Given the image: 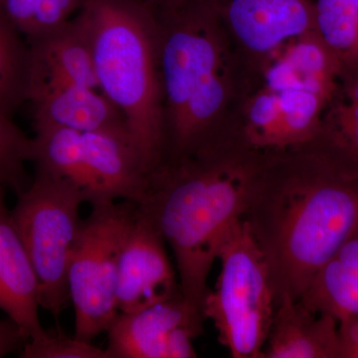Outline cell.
I'll list each match as a JSON object with an SVG mask.
<instances>
[{
  "mask_svg": "<svg viewBox=\"0 0 358 358\" xmlns=\"http://www.w3.org/2000/svg\"><path fill=\"white\" fill-rule=\"evenodd\" d=\"M253 195L243 169L201 159L164 164L150 174L138 208L173 250L181 296L200 324L212 266Z\"/></svg>",
  "mask_w": 358,
  "mask_h": 358,
  "instance_id": "1",
  "label": "cell"
},
{
  "mask_svg": "<svg viewBox=\"0 0 358 358\" xmlns=\"http://www.w3.org/2000/svg\"><path fill=\"white\" fill-rule=\"evenodd\" d=\"M74 20L88 42L99 90L124 115L152 174L166 147L159 20L138 0H84Z\"/></svg>",
  "mask_w": 358,
  "mask_h": 358,
  "instance_id": "2",
  "label": "cell"
},
{
  "mask_svg": "<svg viewBox=\"0 0 358 358\" xmlns=\"http://www.w3.org/2000/svg\"><path fill=\"white\" fill-rule=\"evenodd\" d=\"M264 235L277 294L296 300L317 273L358 230V169L329 159L320 173L285 192L275 202Z\"/></svg>",
  "mask_w": 358,
  "mask_h": 358,
  "instance_id": "3",
  "label": "cell"
},
{
  "mask_svg": "<svg viewBox=\"0 0 358 358\" xmlns=\"http://www.w3.org/2000/svg\"><path fill=\"white\" fill-rule=\"evenodd\" d=\"M213 15L200 3L159 20L160 76L166 147L173 162L189 159L222 110L221 52Z\"/></svg>",
  "mask_w": 358,
  "mask_h": 358,
  "instance_id": "4",
  "label": "cell"
},
{
  "mask_svg": "<svg viewBox=\"0 0 358 358\" xmlns=\"http://www.w3.org/2000/svg\"><path fill=\"white\" fill-rule=\"evenodd\" d=\"M220 273L202 305L218 339L235 358L264 357L278 298L268 257L251 223L241 219L219 252Z\"/></svg>",
  "mask_w": 358,
  "mask_h": 358,
  "instance_id": "5",
  "label": "cell"
},
{
  "mask_svg": "<svg viewBox=\"0 0 358 358\" xmlns=\"http://www.w3.org/2000/svg\"><path fill=\"white\" fill-rule=\"evenodd\" d=\"M35 169L10 214L38 278L41 308L57 317L70 301L68 266L86 199L69 181Z\"/></svg>",
  "mask_w": 358,
  "mask_h": 358,
  "instance_id": "6",
  "label": "cell"
},
{
  "mask_svg": "<svg viewBox=\"0 0 358 358\" xmlns=\"http://www.w3.org/2000/svg\"><path fill=\"white\" fill-rule=\"evenodd\" d=\"M127 200L92 205L80 224L68 266V289L75 310V336L92 343L107 333L117 315V268L122 244L138 213Z\"/></svg>",
  "mask_w": 358,
  "mask_h": 358,
  "instance_id": "7",
  "label": "cell"
},
{
  "mask_svg": "<svg viewBox=\"0 0 358 358\" xmlns=\"http://www.w3.org/2000/svg\"><path fill=\"white\" fill-rule=\"evenodd\" d=\"M164 239L138 209L120 255L115 305L117 312H138L181 296Z\"/></svg>",
  "mask_w": 358,
  "mask_h": 358,
  "instance_id": "8",
  "label": "cell"
},
{
  "mask_svg": "<svg viewBox=\"0 0 358 358\" xmlns=\"http://www.w3.org/2000/svg\"><path fill=\"white\" fill-rule=\"evenodd\" d=\"M224 10L233 31L249 49L268 52L315 26L313 0H199Z\"/></svg>",
  "mask_w": 358,
  "mask_h": 358,
  "instance_id": "9",
  "label": "cell"
},
{
  "mask_svg": "<svg viewBox=\"0 0 358 358\" xmlns=\"http://www.w3.org/2000/svg\"><path fill=\"white\" fill-rule=\"evenodd\" d=\"M85 160L98 190L99 203L127 200L140 204L150 173L131 134L115 131L82 133Z\"/></svg>",
  "mask_w": 358,
  "mask_h": 358,
  "instance_id": "10",
  "label": "cell"
},
{
  "mask_svg": "<svg viewBox=\"0 0 358 358\" xmlns=\"http://www.w3.org/2000/svg\"><path fill=\"white\" fill-rule=\"evenodd\" d=\"M31 103L34 129L57 127L80 133H129L121 110L100 90L79 85H51L34 90Z\"/></svg>",
  "mask_w": 358,
  "mask_h": 358,
  "instance_id": "11",
  "label": "cell"
},
{
  "mask_svg": "<svg viewBox=\"0 0 358 358\" xmlns=\"http://www.w3.org/2000/svg\"><path fill=\"white\" fill-rule=\"evenodd\" d=\"M264 357L341 358L338 322L289 293L278 296Z\"/></svg>",
  "mask_w": 358,
  "mask_h": 358,
  "instance_id": "12",
  "label": "cell"
},
{
  "mask_svg": "<svg viewBox=\"0 0 358 358\" xmlns=\"http://www.w3.org/2000/svg\"><path fill=\"white\" fill-rule=\"evenodd\" d=\"M38 278L6 203L0 204V310L25 341L43 333Z\"/></svg>",
  "mask_w": 358,
  "mask_h": 358,
  "instance_id": "13",
  "label": "cell"
},
{
  "mask_svg": "<svg viewBox=\"0 0 358 358\" xmlns=\"http://www.w3.org/2000/svg\"><path fill=\"white\" fill-rule=\"evenodd\" d=\"M189 326L200 334L199 324L182 296H176L134 313H117L108 329L110 358H164L169 334Z\"/></svg>",
  "mask_w": 358,
  "mask_h": 358,
  "instance_id": "14",
  "label": "cell"
},
{
  "mask_svg": "<svg viewBox=\"0 0 358 358\" xmlns=\"http://www.w3.org/2000/svg\"><path fill=\"white\" fill-rule=\"evenodd\" d=\"M28 44L31 53L29 94L51 85L73 84L99 90L88 42L74 17Z\"/></svg>",
  "mask_w": 358,
  "mask_h": 358,
  "instance_id": "15",
  "label": "cell"
},
{
  "mask_svg": "<svg viewBox=\"0 0 358 358\" xmlns=\"http://www.w3.org/2000/svg\"><path fill=\"white\" fill-rule=\"evenodd\" d=\"M341 63L319 39L307 38L289 45L268 71L267 89H303L333 98Z\"/></svg>",
  "mask_w": 358,
  "mask_h": 358,
  "instance_id": "16",
  "label": "cell"
},
{
  "mask_svg": "<svg viewBox=\"0 0 358 358\" xmlns=\"http://www.w3.org/2000/svg\"><path fill=\"white\" fill-rule=\"evenodd\" d=\"M300 301L338 322L358 317V230L317 273Z\"/></svg>",
  "mask_w": 358,
  "mask_h": 358,
  "instance_id": "17",
  "label": "cell"
},
{
  "mask_svg": "<svg viewBox=\"0 0 358 358\" xmlns=\"http://www.w3.org/2000/svg\"><path fill=\"white\" fill-rule=\"evenodd\" d=\"M32 162L35 166L69 181L83 193L87 203L98 204V190L85 160L82 133L47 127L35 129Z\"/></svg>",
  "mask_w": 358,
  "mask_h": 358,
  "instance_id": "18",
  "label": "cell"
},
{
  "mask_svg": "<svg viewBox=\"0 0 358 358\" xmlns=\"http://www.w3.org/2000/svg\"><path fill=\"white\" fill-rule=\"evenodd\" d=\"M31 53L29 44L0 7V112L13 117L28 102Z\"/></svg>",
  "mask_w": 358,
  "mask_h": 358,
  "instance_id": "19",
  "label": "cell"
},
{
  "mask_svg": "<svg viewBox=\"0 0 358 358\" xmlns=\"http://www.w3.org/2000/svg\"><path fill=\"white\" fill-rule=\"evenodd\" d=\"M315 29L341 66L358 65V6L350 0H313Z\"/></svg>",
  "mask_w": 358,
  "mask_h": 358,
  "instance_id": "20",
  "label": "cell"
},
{
  "mask_svg": "<svg viewBox=\"0 0 358 358\" xmlns=\"http://www.w3.org/2000/svg\"><path fill=\"white\" fill-rule=\"evenodd\" d=\"M275 92L279 100L275 147L310 140L319 128L322 110L331 99L303 89Z\"/></svg>",
  "mask_w": 358,
  "mask_h": 358,
  "instance_id": "21",
  "label": "cell"
},
{
  "mask_svg": "<svg viewBox=\"0 0 358 358\" xmlns=\"http://www.w3.org/2000/svg\"><path fill=\"white\" fill-rule=\"evenodd\" d=\"M350 74L329 114V134L336 157L358 169V65Z\"/></svg>",
  "mask_w": 358,
  "mask_h": 358,
  "instance_id": "22",
  "label": "cell"
},
{
  "mask_svg": "<svg viewBox=\"0 0 358 358\" xmlns=\"http://www.w3.org/2000/svg\"><path fill=\"white\" fill-rule=\"evenodd\" d=\"M33 138L0 112V183L16 194L29 186L25 164L31 162Z\"/></svg>",
  "mask_w": 358,
  "mask_h": 358,
  "instance_id": "23",
  "label": "cell"
},
{
  "mask_svg": "<svg viewBox=\"0 0 358 358\" xmlns=\"http://www.w3.org/2000/svg\"><path fill=\"white\" fill-rule=\"evenodd\" d=\"M23 358H110L107 350L90 341L70 338L57 329H44L37 338L26 341L20 352Z\"/></svg>",
  "mask_w": 358,
  "mask_h": 358,
  "instance_id": "24",
  "label": "cell"
},
{
  "mask_svg": "<svg viewBox=\"0 0 358 358\" xmlns=\"http://www.w3.org/2000/svg\"><path fill=\"white\" fill-rule=\"evenodd\" d=\"M38 0H0V7L14 27L28 41L34 31Z\"/></svg>",
  "mask_w": 358,
  "mask_h": 358,
  "instance_id": "25",
  "label": "cell"
},
{
  "mask_svg": "<svg viewBox=\"0 0 358 358\" xmlns=\"http://www.w3.org/2000/svg\"><path fill=\"white\" fill-rule=\"evenodd\" d=\"M199 336L189 326L176 327L167 338L164 358L196 357L192 341Z\"/></svg>",
  "mask_w": 358,
  "mask_h": 358,
  "instance_id": "26",
  "label": "cell"
},
{
  "mask_svg": "<svg viewBox=\"0 0 358 358\" xmlns=\"http://www.w3.org/2000/svg\"><path fill=\"white\" fill-rule=\"evenodd\" d=\"M341 358H358V317L338 322Z\"/></svg>",
  "mask_w": 358,
  "mask_h": 358,
  "instance_id": "27",
  "label": "cell"
},
{
  "mask_svg": "<svg viewBox=\"0 0 358 358\" xmlns=\"http://www.w3.org/2000/svg\"><path fill=\"white\" fill-rule=\"evenodd\" d=\"M26 343L17 326L10 320H0V357L22 350Z\"/></svg>",
  "mask_w": 358,
  "mask_h": 358,
  "instance_id": "28",
  "label": "cell"
},
{
  "mask_svg": "<svg viewBox=\"0 0 358 358\" xmlns=\"http://www.w3.org/2000/svg\"><path fill=\"white\" fill-rule=\"evenodd\" d=\"M155 14L157 20H164L185 10L196 0H138Z\"/></svg>",
  "mask_w": 358,
  "mask_h": 358,
  "instance_id": "29",
  "label": "cell"
},
{
  "mask_svg": "<svg viewBox=\"0 0 358 358\" xmlns=\"http://www.w3.org/2000/svg\"><path fill=\"white\" fill-rule=\"evenodd\" d=\"M6 188L0 183V204L6 203V200H4V192H6Z\"/></svg>",
  "mask_w": 358,
  "mask_h": 358,
  "instance_id": "30",
  "label": "cell"
},
{
  "mask_svg": "<svg viewBox=\"0 0 358 358\" xmlns=\"http://www.w3.org/2000/svg\"><path fill=\"white\" fill-rule=\"evenodd\" d=\"M350 1L353 2V3L357 4L358 6V0H350Z\"/></svg>",
  "mask_w": 358,
  "mask_h": 358,
  "instance_id": "31",
  "label": "cell"
}]
</instances>
